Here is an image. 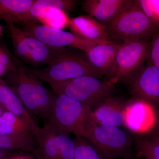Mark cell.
<instances>
[{"instance_id": "cell-1", "label": "cell", "mask_w": 159, "mask_h": 159, "mask_svg": "<svg viewBox=\"0 0 159 159\" xmlns=\"http://www.w3.org/2000/svg\"><path fill=\"white\" fill-rule=\"evenodd\" d=\"M2 79L16 92L31 116L48 119L55 96L27 68L20 65Z\"/></svg>"}, {"instance_id": "cell-2", "label": "cell", "mask_w": 159, "mask_h": 159, "mask_svg": "<svg viewBox=\"0 0 159 159\" xmlns=\"http://www.w3.org/2000/svg\"><path fill=\"white\" fill-rule=\"evenodd\" d=\"M84 137L103 159H116L130 156L134 136L116 126L101 125L96 122L88 107L84 122Z\"/></svg>"}, {"instance_id": "cell-3", "label": "cell", "mask_w": 159, "mask_h": 159, "mask_svg": "<svg viewBox=\"0 0 159 159\" xmlns=\"http://www.w3.org/2000/svg\"><path fill=\"white\" fill-rule=\"evenodd\" d=\"M56 95L63 94L88 106L91 109L104 99L114 96L115 84L93 76L47 82Z\"/></svg>"}, {"instance_id": "cell-4", "label": "cell", "mask_w": 159, "mask_h": 159, "mask_svg": "<svg viewBox=\"0 0 159 159\" xmlns=\"http://www.w3.org/2000/svg\"><path fill=\"white\" fill-rule=\"evenodd\" d=\"M107 40H135L152 37L159 30L152 25L138 0L107 26Z\"/></svg>"}, {"instance_id": "cell-5", "label": "cell", "mask_w": 159, "mask_h": 159, "mask_svg": "<svg viewBox=\"0 0 159 159\" xmlns=\"http://www.w3.org/2000/svg\"><path fill=\"white\" fill-rule=\"evenodd\" d=\"M12 39L15 54L19 59L33 66L48 65L67 51L66 48L48 45L26 34L10 21H6Z\"/></svg>"}, {"instance_id": "cell-6", "label": "cell", "mask_w": 159, "mask_h": 159, "mask_svg": "<svg viewBox=\"0 0 159 159\" xmlns=\"http://www.w3.org/2000/svg\"><path fill=\"white\" fill-rule=\"evenodd\" d=\"M29 122L39 154L48 159H74L76 147L70 134L49 122L40 127L32 117Z\"/></svg>"}, {"instance_id": "cell-7", "label": "cell", "mask_w": 159, "mask_h": 159, "mask_svg": "<svg viewBox=\"0 0 159 159\" xmlns=\"http://www.w3.org/2000/svg\"><path fill=\"white\" fill-rule=\"evenodd\" d=\"M150 51V43L144 39L123 42L106 80L115 84L124 82L144 65Z\"/></svg>"}, {"instance_id": "cell-8", "label": "cell", "mask_w": 159, "mask_h": 159, "mask_svg": "<svg viewBox=\"0 0 159 159\" xmlns=\"http://www.w3.org/2000/svg\"><path fill=\"white\" fill-rule=\"evenodd\" d=\"M27 69L40 80L46 82L64 81L85 76L99 78L86 60L67 50L49 63L46 67Z\"/></svg>"}, {"instance_id": "cell-9", "label": "cell", "mask_w": 159, "mask_h": 159, "mask_svg": "<svg viewBox=\"0 0 159 159\" xmlns=\"http://www.w3.org/2000/svg\"><path fill=\"white\" fill-rule=\"evenodd\" d=\"M56 95L48 119L49 123L66 133L83 137L89 107L63 94Z\"/></svg>"}, {"instance_id": "cell-10", "label": "cell", "mask_w": 159, "mask_h": 159, "mask_svg": "<svg viewBox=\"0 0 159 159\" xmlns=\"http://www.w3.org/2000/svg\"><path fill=\"white\" fill-rule=\"evenodd\" d=\"M124 82L132 99L159 107V70L151 63L147 61Z\"/></svg>"}, {"instance_id": "cell-11", "label": "cell", "mask_w": 159, "mask_h": 159, "mask_svg": "<svg viewBox=\"0 0 159 159\" xmlns=\"http://www.w3.org/2000/svg\"><path fill=\"white\" fill-rule=\"evenodd\" d=\"M21 29L26 34L54 48L70 47L87 53L91 48L100 43L83 39L72 32L50 28L37 22L25 25Z\"/></svg>"}, {"instance_id": "cell-12", "label": "cell", "mask_w": 159, "mask_h": 159, "mask_svg": "<svg viewBox=\"0 0 159 159\" xmlns=\"http://www.w3.org/2000/svg\"><path fill=\"white\" fill-rule=\"evenodd\" d=\"M134 0H86L82 9L107 26L133 4Z\"/></svg>"}, {"instance_id": "cell-13", "label": "cell", "mask_w": 159, "mask_h": 159, "mask_svg": "<svg viewBox=\"0 0 159 159\" xmlns=\"http://www.w3.org/2000/svg\"><path fill=\"white\" fill-rule=\"evenodd\" d=\"M121 44L115 41L99 43L86 53L87 61L99 79L111 72Z\"/></svg>"}, {"instance_id": "cell-14", "label": "cell", "mask_w": 159, "mask_h": 159, "mask_svg": "<svg viewBox=\"0 0 159 159\" xmlns=\"http://www.w3.org/2000/svg\"><path fill=\"white\" fill-rule=\"evenodd\" d=\"M127 101L120 97H109L91 109L93 116L101 125L118 127L124 125Z\"/></svg>"}, {"instance_id": "cell-15", "label": "cell", "mask_w": 159, "mask_h": 159, "mask_svg": "<svg viewBox=\"0 0 159 159\" xmlns=\"http://www.w3.org/2000/svg\"><path fill=\"white\" fill-rule=\"evenodd\" d=\"M68 27L72 33L83 39L98 43L107 40L106 26L88 15L70 19Z\"/></svg>"}, {"instance_id": "cell-16", "label": "cell", "mask_w": 159, "mask_h": 159, "mask_svg": "<svg viewBox=\"0 0 159 159\" xmlns=\"http://www.w3.org/2000/svg\"><path fill=\"white\" fill-rule=\"evenodd\" d=\"M77 2L76 0H35L31 8L19 17L16 23L25 25L38 22L41 15L51 8L60 9L66 13L70 12L74 10Z\"/></svg>"}, {"instance_id": "cell-17", "label": "cell", "mask_w": 159, "mask_h": 159, "mask_svg": "<svg viewBox=\"0 0 159 159\" xmlns=\"http://www.w3.org/2000/svg\"><path fill=\"white\" fill-rule=\"evenodd\" d=\"M31 118L26 119L6 111L0 117V132L34 142L29 122Z\"/></svg>"}, {"instance_id": "cell-18", "label": "cell", "mask_w": 159, "mask_h": 159, "mask_svg": "<svg viewBox=\"0 0 159 159\" xmlns=\"http://www.w3.org/2000/svg\"><path fill=\"white\" fill-rule=\"evenodd\" d=\"M149 104L140 100L132 99L127 101L125 108L124 126L131 132L138 134L144 130L145 118Z\"/></svg>"}, {"instance_id": "cell-19", "label": "cell", "mask_w": 159, "mask_h": 159, "mask_svg": "<svg viewBox=\"0 0 159 159\" xmlns=\"http://www.w3.org/2000/svg\"><path fill=\"white\" fill-rule=\"evenodd\" d=\"M0 104L6 111L19 116L26 119L31 117L16 92L2 79H0Z\"/></svg>"}, {"instance_id": "cell-20", "label": "cell", "mask_w": 159, "mask_h": 159, "mask_svg": "<svg viewBox=\"0 0 159 159\" xmlns=\"http://www.w3.org/2000/svg\"><path fill=\"white\" fill-rule=\"evenodd\" d=\"M35 0H0V20L16 22L31 8Z\"/></svg>"}, {"instance_id": "cell-21", "label": "cell", "mask_w": 159, "mask_h": 159, "mask_svg": "<svg viewBox=\"0 0 159 159\" xmlns=\"http://www.w3.org/2000/svg\"><path fill=\"white\" fill-rule=\"evenodd\" d=\"M0 148L9 150H20L34 154L38 153L35 142L28 139L5 134L0 132Z\"/></svg>"}, {"instance_id": "cell-22", "label": "cell", "mask_w": 159, "mask_h": 159, "mask_svg": "<svg viewBox=\"0 0 159 159\" xmlns=\"http://www.w3.org/2000/svg\"><path fill=\"white\" fill-rule=\"evenodd\" d=\"M70 20L67 13L64 11L57 8H51L41 15L38 22L47 27L63 30L68 27Z\"/></svg>"}, {"instance_id": "cell-23", "label": "cell", "mask_w": 159, "mask_h": 159, "mask_svg": "<svg viewBox=\"0 0 159 159\" xmlns=\"http://www.w3.org/2000/svg\"><path fill=\"white\" fill-rule=\"evenodd\" d=\"M134 144L139 155L146 159H159V142L154 139L134 136Z\"/></svg>"}, {"instance_id": "cell-24", "label": "cell", "mask_w": 159, "mask_h": 159, "mask_svg": "<svg viewBox=\"0 0 159 159\" xmlns=\"http://www.w3.org/2000/svg\"><path fill=\"white\" fill-rule=\"evenodd\" d=\"M75 153L74 159H103L98 151L83 137L74 139Z\"/></svg>"}, {"instance_id": "cell-25", "label": "cell", "mask_w": 159, "mask_h": 159, "mask_svg": "<svg viewBox=\"0 0 159 159\" xmlns=\"http://www.w3.org/2000/svg\"><path fill=\"white\" fill-rule=\"evenodd\" d=\"M21 63L5 45L0 43V79L17 68Z\"/></svg>"}, {"instance_id": "cell-26", "label": "cell", "mask_w": 159, "mask_h": 159, "mask_svg": "<svg viewBox=\"0 0 159 159\" xmlns=\"http://www.w3.org/2000/svg\"><path fill=\"white\" fill-rule=\"evenodd\" d=\"M138 2L152 25L159 30V10L154 1L138 0Z\"/></svg>"}, {"instance_id": "cell-27", "label": "cell", "mask_w": 159, "mask_h": 159, "mask_svg": "<svg viewBox=\"0 0 159 159\" xmlns=\"http://www.w3.org/2000/svg\"><path fill=\"white\" fill-rule=\"evenodd\" d=\"M150 43V53L147 61L152 63L159 58V33L152 37Z\"/></svg>"}, {"instance_id": "cell-28", "label": "cell", "mask_w": 159, "mask_h": 159, "mask_svg": "<svg viewBox=\"0 0 159 159\" xmlns=\"http://www.w3.org/2000/svg\"><path fill=\"white\" fill-rule=\"evenodd\" d=\"M4 159H38L34 154L27 152L14 150Z\"/></svg>"}, {"instance_id": "cell-29", "label": "cell", "mask_w": 159, "mask_h": 159, "mask_svg": "<svg viewBox=\"0 0 159 159\" xmlns=\"http://www.w3.org/2000/svg\"><path fill=\"white\" fill-rule=\"evenodd\" d=\"M14 150H7L0 148V159H4Z\"/></svg>"}, {"instance_id": "cell-30", "label": "cell", "mask_w": 159, "mask_h": 159, "mask_svg": "<svg viewBox=\"0 0 159 159\" xmlns=\"http://www.w3.org/2000/svg\"><path fill=\"white\" fill-rule=\"evenodd\" d=\"M7 111L6 110V109L3 107L2 105L0 104V117L2 116V115H3V113L5 112V111Z\"/></svg>"}, {"instance_id": "cell-31", "label": "cell", "mask_w": 159, "mask_h": 159, "mask_svg": "<svg viewBox=\"0 0 159 159\" xmlns=\"http://www.w3.org/2000/svg\"><path fill=\"white\" fill-rule=\"evenodd\" d=\"M152 64L153 65L155 66L159 70V58H158L157 60H156Z\"/></svg>"}, {"instance_id": "cell-32", "label": "cell", "mask_w": 159, "mask_h": 159, "mask_svg": "<svg viewBox=\"0 0 159 159\" xmlns=\"http://www.w3.org/2000/svg\"><path fill=\"white\" fill-rule=\"evenodd\" d=\"M153 138H159V119L158 122L157 129V133L155 135Z\"/></svg>"}, {"instance_id": "cell-33", "label": "cell", "mask_w": 159, "mask_h": 159, "mask_svg": "<svg viewBox=\"0 0 159 159\" xmlns=\"http://www.w3.org/2000/svg\"><path fill=\"white\" fill-rule=\"evenodd\" d=\"M3 31H4V27L0 24V37H2L3 35Z\"/></svg>"}, {"instance_id": "cell-34", "label": "cell", "mask_w": 159, "mask_h": 159, "mask_svg": "<svg viewBox=\"0 0 159 159\" xmlns=\"http://www.w3.org/2000/svg\"><path fill=\"white\" fill-rule=\"evenodd\" d=\"M36 157H37V158L38 159H48L40 155V154H38Z\"/></svg>"}, {"instance_id": "cell-35", "label": "cell", "mask_w": 159, "mask_h": 159, "mask_svg": "<svg viewBox=\"0 0 159 159\" xmlns=\"http://www.w3.org/2000/svg\"><path fill=\"white\" fill-rule=\"evenodd\" d=\"M124 159H134L132 157H131L130 156H129L126 157Z\"/></svg>"}, {"instance_id": "cell-36", "label": "cell", "mask_w": 159, "mask_h": 159, "mask_svg": "<svg viewBox=\"0 0 159 159\" xmlns=\"http://www.w3.org/2000/svg\"><path fill=\"white\" fill-rule=\"evenodd\" d=\"M152 139H154L157 142H159V138H152Z\"/></svg>"}]
</instances>
